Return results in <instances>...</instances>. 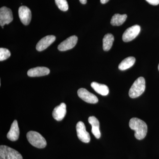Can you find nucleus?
I'll return each mask as SVG.
<instances>
[{"label":"nucleus","mask_w":159,"mask_h":159,"mask_svg":"<svg viewBox=\"0 0 159 159\" xmlns=\"http://www.w3.org/2000/svg\"><path fill=\"white\" fill-rule=\"evenodd\" d=\"M131 129L135 131L134 136L138 140H141L146 136L148 130L147 124L141 119L132 118L129 122Z\"/></svg>","instance_id":"f257e3e1"},{"label":"nucleus","mask_w":159,"mask_h":159,"mask_svg":"<svg viewBox=\"0 0 159 159\" xmlns=\"http://www.w3.org/2000/svg\"><path fill=\"white\" fill-rule=\"evenodd\" d=\"M27 138L29 143L36 148H43L47 146L45 139L37 132L30 131L27 134Z\"/></svg>","instance_id":"f03ea898"},{"label":"nucleus","mask_w":159,"mask_h":159,"mask_svg":"<svg viewBox=\"0 0 159 159\" xmlns=\"http://www.w3.org/2000/svg\"><path fill=\"white\" fill-rule=\"evenodd\" d=\"M145 89V81L144 77H139L134 81L129 92V97L136 98L143 94Z\"/></svg>","instance_id":"7ed1b4c3"},{"label":"nucleus","mask_w":159,"mask_h":159,"mask_svg":"<svg viewBox=\"0 0 159 159\" xmlns=\"http://www.w3.org/2000/svg\"><path fill=\"white\" fill-rule=\"evenodd\" d=\"M0 159H23V157L17 151L2 145L0 146Z\"/></svg>","instance_id":"20e7f679"},{"label":"nucleus","mask_w":159,"mask_h":159,"mask_svg":"<svg viewBox=\"0 0 159 159\" xmlns=\"http://www.w3.org/2000/svg\"><path fill=\"white\" fill-rule=\"evenodd\" d=\"M141 31V27L138 25L128 28L122 35V40L125 42H129L134 39L139 35Z\"/></svg>","instance_id":"39448f33"},{"label":"nucleus","mask_w":159,"mask_h":159,"mask_svg":"<svg viewBox=\"0 0 159 159\" xmlns=\"http://www.w3.org/2000/svg\"><path fill=\"white\" fill-rule=\"evenodd\" d=\"M77 137L80 140L84 143H89L91 138L89 134L86 130L85 125L81 121L77 122L76 125Z\"/></svg>","instance_id":"423d86ee"},{"label":"nucleus","mask_w":159,"mask_h":159,"mask_svg":"<svg viewBox=\"0 0 159 159\" xmlns=\"http://www.w3.org/2000/svg\"><path fill=\"white\" fill-rule=\"evenodd\" d=\"M13 15L11 9L7 7H2L0 9V25L3 27L13 20Z\"/></svg>","instance_id":"0eeeda50"},{"label":"nucleus","mask_w":159,"mask_h":159,"mask_svg":"<svg viewBox=\"0 0 159 159\" xmlns=\"http://www.w3.org/2000/svg\"><path fill=\"white\" fill-rule=\"evenodd\" d=\"M77 94L80 99L88 103L94 104L98 102V98L85 89H80L77 91Z\"/></svg>","instance_id":"6e6552de"},{"label":"nucleus","mask_w":159,"mask_h":159,"mask_svg":"<svg viewBox=\"0 0 159 159\" xmlns=\"http://www.w3.org/2000/svg\"><path fill=\"white\" fill-rule=\"evenodd\" d=\"M78 38L76 35H73L63 41L58 46V50L60 51H66L73 48L77 44Z\"/></svg>","instance_id":"1a4fd4ad"},{"label":"nucleus","mask_w":159,"mask_h":159,"mask_svg":"<svg viewBox=\"0 0 159 159\" xmlns=\"http://www.w3.org/2000/svg\"><path fill=\"white\" fill-rule=\"evenodd\" d=\"M19 16L21 22L25 25H28L31 21V10L25 6H21L18 10Z\"/></svg>","instance_id":"9d476101"},{"label":"nucleus","mask_w":159,"mask_h":159,"mask_svg":"<svg viewBox=\"0 0 159 159\" xmlns=\"http://www.w3.org/2000/svg\"><path fill=\"white\" fill-rule=\"evenodd\" d=\"M56 37L54 35H48L39 41L36 45V49L38 51H42L45 50L54 42Z\"/></svg>","instance_id":"9b49d317"},{"label":"nucleus","mask_w":159,"mask_h":159,"mask_svg":"<svg viewBox=\"0 0 159 159\" xmlns=\"http://www.w3.org/2000/svg\"><path fill=\"white\" fill-rule=\"evenodd\" d=\"M66 105L64 102L55 107L52 112V116L57 121H61L65 117L66 113Z\"/></svg>","instance_id":"f8f14e48"},{"label":"nucleus","mask_w":159,"mask_h":159,"mask_svg":"<svg viewBox=\"0 0 159 159\" xmlns=\"http://www.w3.org/2000/svg\"><path fill=\"white\" fill-rule=\"evenodd\" d=\"M50 72V70L45 67H37L30 69L27 74L30 77H41L48 75Z\"/></svg>","instance_id":"ddd939ff"},{"label":"nucleus","mask_w":159,"mask_h":159,"mask_svg":"<svg viewBox=\"0 0 159 159\" xmlns=\"http://www.w3.org/2000/svg\"><path fill=\"white\" fill-rule=\"evenodd\" d=\"M20 129L17 120H15L11 124V128L7 134V138L10 141L14 142L19 139Z\"/></svg>","instance_id":"4468645a"},{"label":"nucleus","mask_w":159,"mask_h":159,"mask_svg":"<svg viewBox=\"0 0 159 159\" xmlns=\"http://www.w3.org/2000/svg\"><path fill=\"white\" fill-rule=\"evenodd\" d=\"M89 123L92 125V132L97 139L101 137V133L99 130V120L95 116H90L88 119Z\"/></svg>","instance_id":"2eb2a0df"},{"label":"nucleus","mask_w":159,"mask_h":159,"mask_svg":"<svg viewBox=\"0 0 159 159\" xmlns=\"http://www.w3.org/2000/svg\"><path fill=\"white\" fill-rule=\"evenodd\" d=\"M91 87L98 93L103 96H107L109 94V88L105 84H100L98 83L93 82L91 83Z\"/></svg>","instance_id":"dca6fc26"},{"label":"nucleus","mask_w":159,"mask_h":159,"mask_svg":"<svg viewBox=\"0 0 159 159\" xmlns=\"http://www.w3.org/2000/svg\"><path fill=\"white\" fill-rule=\"evenodd\" d=\"M136 59L133 57H129L122 60L119 66V69L120 70H125L130 68L134 64Z\"/></svg>","instance_id":"f3484780"},{"label":"nucleus","mask_w":159,"mask_h":159,"mask_svg":"<svg viewBox=\"0 0 159 159\" xmlns=\"http://www.w3.org/2000/svg\"><path fill=\"white\" fill-rule=\"evenodd\" d=\"M114 41V37L113 34L110 33L105 34L102 40V48L103 50L106 51H109L112 46Z\"/></svg>","instance_id":"a211bd4d"},{"label":"nucleus","mask_w":159,"mask_h":159,"mask_svg":"<svg viewBox=\"0 0 159 159\" xmlns=\"http://www.w3.org/2000/svg\"><path fill=\"white\" fill-rule=\"evenodd\" d=\"M127 18L126 14H115L111 19V24L113 26H120L123 24Z\"/></svg>","instance_id":"6ab92c4d"},{"label":"nucleus","mask_w":159,"mask_h":159,"mask_svg":"<svg viewBox=\"0 0 159 159\" xmlns=\"http://www.w3.org/2000/svg\"><path fill=\"white\" fill-rule=\"evenodd\" d=\"M57 7L62 11H67L69 9L68 4L66 0H55Z\"/></svg>","instance_id":"aec40b11"},{"label":"nucleus","mask_w":159,"mask_h":159,"mask_svg":"<svg viewBox=\"0 0 159 159\" xmlns=\"http://www.w3.org/2000/svg\"><path fill=\"white\" fill-rule=\"evenodd\" d=\"M11 53L9 50L7 49L1 48H0V61L6 60L10 57Z\"/></svg>","instance_id":"412c9836"},{"label":"nucleus","mask_w":159,"mask_h":159,"mask_svg":"<svg viewBox=\"0 0 159 159\" xmlns=\"http://www.w3.org/2000/svg\"><path fill=\"white\" fill-rule=\"evenodd\" d=\"M149 4L153 6H157L159 4V0H146Z\"/></svg>","instance_id":"4be33fe9"},{"label":"nucleus","mask_w":159,"mask_h":159,"mask_svg":"<svg viewBox=\"0 0 159 159\" xmlns=\"http://www.w3.org/2000/svg\"><path fill=\"white\" fill-rule=\"evenodd\" d=\"M109 1V0H100V2L102 4H106Z\"/></svg>","instance_id":"5701e85b"},{"label":"nucleus","mask_w":159,"mask_h":159,"mask_svg":"<svg viewBox=\"0 0 159 159\" xmlns=\"http://www.w3.org/2000/svg\"><path fill=\"white\" fill-rule=\"evenodd\" d=\"M80 2L82 4H86L87 2V0H79Z\"/></svg>","instance_id":"b1692460"},{"label":"nucleus","mask_w":159,"mask_h":159,"mask_svg":"<svg viewBox=\"0 0 159 159\" xmlns=\"http://www.w3.org/2000/svg\"><path fill=\"white\" fill-rule=\"evenodd\" d=\"M158 70H159V65H158Z\"/></svg>","instance_id":"393cba45"}]
</instances>
